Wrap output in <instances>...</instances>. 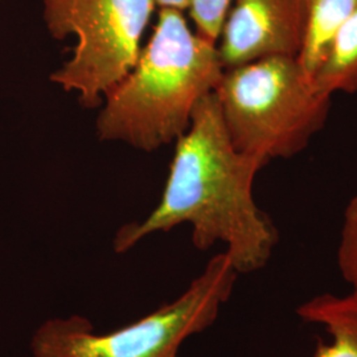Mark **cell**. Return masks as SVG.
Listing matches in <instances>:
<instances>
[{
	"instance_id": "obj_1",
	"label": "cell",
	"mask_w": 357,
	"mask_h": 357,
	"mask_svg": "<svg viewBox=\"0 0 357 357\" xmlns=\"http://www.w3.org/2000/svg\"><path fill=\"white\" fill-rule=\"evenodd\" d=\"M265 165L231 144L215 91L206 94L176 141L159 204L141 222L116 231L115 252L126 253L153 233L190 224L193 246L205 252L224 243L238 274L265 268L280 243L275 224L253 195L255 176Z\"/></svg>"
},
{
	"instance_id": "obj_2",
	"label": "cell",
	"mask_w": 357,
	"mask_h": 357,
	"mask_svg": "<svg viewBox=\"0 0 357 357\" xmlns=\"http://www.w3.org/2000/svg\"><path fill=\"white\" fill-rule=\"evenodd\" d=\"M224 70L216 43L193 32L183 11L159 8L137 64L105 97L97 119L100 138L144 151L178 141Z\"/></svg>"
},
{
	"instance_id": "obj_3",
	"label": "cell",
	"mask_w": 357,
	"mask_h": 357,
	"mask_svg": "<svg viewBox=\"0 0 357 357\" xmlns=\"http://www.w3.org/2000/svg\"><path fill=\"white\" fill-rule=\"evenodd\" d=\"M231 144L261 158L290 159L326 126L331 96L295 57L271 56L225 69L215 89Z\"/></svg>"
},
{
	"instance_id": "obj_4",
	"label": "cell",
	"mask_w": 357,
	"mask_h": 357,
	"mask_svg": "<svg viewBox=\"0 0 357 357\" xmlns=\"http://www.w3.org/2000/svg\"><path fill=\"white\" fill-rule=\"evenodd\" d=\"M238 273L227 253L212 257L187 290L169 303L112 332L97 333L88 318L72 315L40 324L32 357H180L181 344L216 321Z\"/></svg>"
},
{
	"instance_id": "obj_5",
	"label": "cell",
	"mask_w": 357,
	"mask_h": 357,
	"mask_svg": "<svg viewBox=\"0 0 357 357\" xmlns=\"http://www.w3.org/2000/svg\"><path fill=\"white\" fill-rule=\"evenodd\" d=\"M44 20L57 40L73 35L70 61L51 76L79 102L96 107L128 76L141 54V40L155 0H43Z\"/></svg>"
},
{
	"instance_id": "obj_6",
	"label": "cell",
	"mask_w": 357,
	"mask_h": 357,
	"mask_svg": "<svg viewBox=\"0 0 357 357\" xmlns=\"http://www.w3.org/2000/svg\"><path fill=\"white\" fill-rule=\"evenodd\" d=\"M308 0H233L217 50L224 69L264 57L299 59L306 43Z\"/></svg>"
},
{
	"instance_id": "obj_7",
	"label": "cell",
	"mask_w": 357,
	"mask_h": 357,
	"mask_svg": "<svg viewBox=\"0 0 357 357\" xmlns=\"http://www.w3.org/2000/svg\"><path fill=\"white\" fill-rule=\"evenodd\" d=\"M296 315L331 337L330 343L319 342L314 357H357V294L315 295L296 308Z\"/></svg>"
},
{
	"instance_id": "obj_8",
	"label": "cell",
	"mask_w": 357,
	"mask_h": 357,
	"mask_svg": "<svg viewBox=\"0 0 357 357\" xmlns=\"http://www.w3.org/2000/svg\"><path fill=\"white\" fill-rule=\"evenodd\" d=\"M312 82L331 97L335 93H357V8L333 35Z\"/></svg>"
},
{
	"instance_id": "obj_9",
	"label": "cell",
	"mask_w": 357,
	"mask_h": 357,
	"mask_svg": "<svg viewBox=\"0 0 357 357\" xmlns=\"http://www.w3.org/2000/svg\"><path fill=\"white\" fill-rule=\"evenodd\" d=\"M357 8V0H308L306 43L299 63L310 76L318 69L333 35Z\"/></svg>"
},
{
	"instance_id": "obj_10",
	"label": "cell",
	"mask_w": 357,
	"mask_h": 357,
	"mask_svg": "<svg viewBox=\"0 0 357 357\" xmlns=\"http://www.w3.org/2000/svg\"><path fill=\"white\" fill-rule=\"evenodd\" d=\"M337 266L352 293L357 294V195L345 206L337 248Z\"/></svg>"
},
{
	"instance_id": "obj_11",
	"label": "cell",
	"mask_w": 357,
	"mask_h": 357,
	"mask_svg": "<svg viewBox=\"0 0 357 357\" xmlns=\"http://www.w3.org/2000/svg\"><path fill=\"white\" fill-rule=\"evenodd\" d=\"M233 0H190L188 13L196 32L212 43H216Z\"/></svg>"
},
{
	"instance_id": "obj_12",
	"label": "cell",
	"mask_w": 357,
	"mask_h": 357,
	"mask_svg": "<svg viewBox=\"0 0 357 357\" xmlns=\"http://www.w3.org/2000/svg\"><path fill=\"white\" fill-rule=\"evenodd\" d=\"M159 8H175L180 11H187L190 7V0H155Z\"/></svg>"
}]
</instances>
